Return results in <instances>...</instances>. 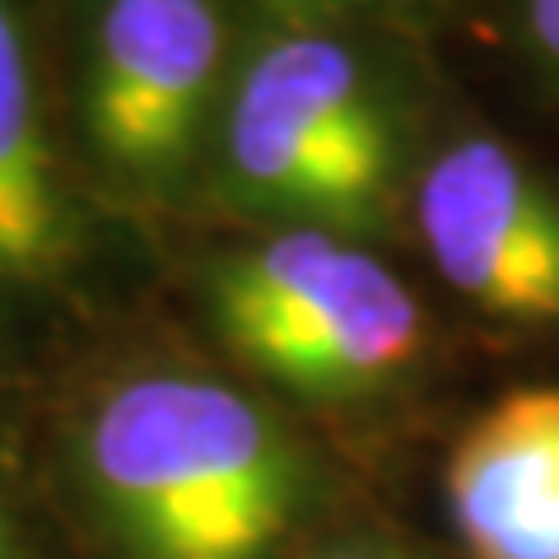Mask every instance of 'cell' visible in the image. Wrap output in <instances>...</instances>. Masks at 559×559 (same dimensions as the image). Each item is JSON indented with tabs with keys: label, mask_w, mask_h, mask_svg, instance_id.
I'll list each match as a JSON object with an SVG mask.
<instances>
[{
	"label": "cell",
	"mask_w": 559,
	"mask_h": 559,
	"mask_svg": "<svg viewBox=\"0 0 559 559\" xmlns=\"http://www.w3.org/2000/svg\"><path fill=\"white\" fill-rule=\"evenodd\" d=\"M318 559H411V555H401L396 546H382V540H345L336 550H322Z\"/></svg>",
	"instance_id": "9c48e42d"
},
{
	"label": "cell",
	"mask_w": 559,
	"mask_h": 559,
	"mask_svg": "<svg viewBox=\"0 0 559 559\" xmlns=\"http://www.w3.org/2000/svg\"><path fill=\"white\" fill-rule=\"evenodd\" d=\"M219 61L224 20L215 0H108L84 90L94 150L140 182L187 168Z\"/></svg>",
	"instance_id": "5b68a950"
},
{
	"label": "cell",
	"mask_w": 559,
	"mask_h": 559,
	"mask_svg": "<svg viewBox=\"0 0 559 559\" xmlns=\"http://www.w3.org/2000/svg\"><path fill=\"white\" fill-rule=\"evenodd\" d=\"M224 168L257 210L369 229L392 201V121L359 57L326 33L252 51L224 117Z\"/></svg>",
	"instance_id": "3957f363"
},
{
	"label": "cell",
	"mask_w": 559,
	"mask_h": 559,
	"mask_svg": "<svg viewBox=\"0 0 559 559\" xmlns=\"http://www.w3.org/2000/svg\"><path fill=\"white\" fill-rule=\"evenodd\" d=\"M0 559H20V536H14V518L0 499Z\"/></svg>",
	"instance_id": "8fae6325"
},
{
	"label": "cell",
	"mask_w": 559,
	"mask_h": 559,
	"mask_svg": "<svg viewBox=\"0 0 559 559\" xmlns=\"http://www.w3.org/2000/svg\"><path fill=\"white\" fill-rule=\"evenodd\" d=\"M527 43L559 80V0H527Z\"/></svg>",
	"instance_id": "ba28073f"
},
{
	"label": "cell",
	"mask_w": 559,
	"mask_h": 559,
	"mask_svg": "<svg viewBox=\"0 0 559 559\" xmlns=\"http://www.w3.org/2000/svg\"><path fill=\"white\" fill-rule=\"evenodd\" d=\"M443 495L466 559H559V388H518L471 419Z\"/></svg>",
	"instance_id": "8992f818"
},
{
	"label": "cell",
	"mask_w": 559,
	"mask_h": 559,
	"mask_svg": "<svg viewBox=\"0 0 559 559\" xmlns=\"http://www.w3.org/2000/svg\"><path fill=\"white\" fill-rule=\"evenodd\" d=\"M75 219L47 145L28 43L0 0V289H33L66 271Z\"/></svg>",
	"instance_id": "52a82bcc"
},
{
	"label": "cell",
	"mask_w": 559,
	"mask_h": 559,
	"mask_svg": "<svg viewBox=\"0 0 559 559\" xmlns=\"http://www.w3.org/2000/svg\"><path fill=\"white\" fill-rule=\"evenodd\" d=\"M415 224L452 294L513 326L559 322V197L489 135L425 168Z\"/></svg>",
	"instance_id": "277c9868"
},
{
	"label": "cell",
	"mask_w": 559,
	"mask_h": 559,
	"mask_svg": "<svg viewBox=\"0 0 559 559\" xmlns=\"http://www.w3.org/2000/svg\"><path fill=\"white\" fill-rule=\"evenodd\" d=\"M210 312L238 359L312 401L369 396L425 341L415 294L331 229H289L210 275Z\"/></svg>",
	"instance_id": "7a4b0ae2"
},
{
	"label": "cell",
	"mask_w": 559,
	"mask_h": 559,
	"mask_svg": "<svg viewBox=\"0 0 559 559\" xmlns=\"http://www.w3.org/2000/svg\"><path fill=\"white\" fill-rule=\"evenodd\" d=\"M84 480L127 559H271L304 503L285 429L197 373H145L103 396Z\"/></svg>",
	"instance_id": "6da1fadb"
},
{
	"label": "cell",
	"mask_w": 559,
	"mask_h": 559,
	"mask_svg": "<svg viewBox=\"0 0 559 559\" xmlns=\"http://www.w3.org/2000/svg\"><path fill=\"white\" fill-rule=\"evenodd\" d=\"M280 14H326V10H341V5H355V0H261Z\"/></svg>",
	"instance_id": "30bf717a"
}]
</instances>
